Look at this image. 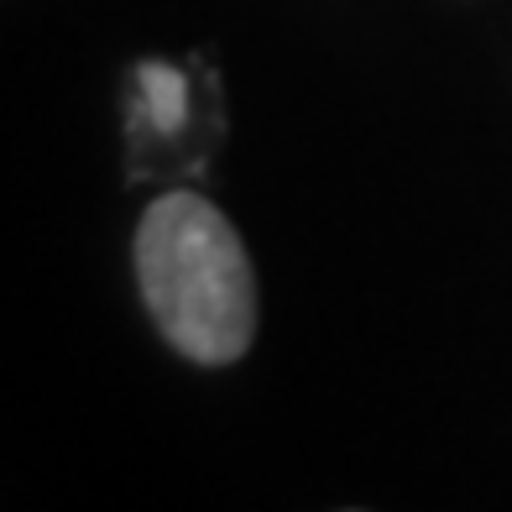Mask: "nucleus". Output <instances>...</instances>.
Instances as JSON below:
<instances>
[{"mask_svg":"<svg viewBox=\"0 0 512 512\" xmlns=\"http://www.w3.org/2000/svg\"><path fill=\"white\" fill-rule=\"evenodd\" d=\"M136 288L183 361L230 366L256 340V272L236 225L199 194H162L136 220Z\"/></svg>","mask_w":512,"mask_h":512,"instance_id":"obj_1","label":"nucleus"},{"mask_svg":"<svg viewBox=\"0 0 512 512\" xmlns=\"http://www.w3.org/2000/svg\"><path fill=\"white\" fill-rule=\"evenodd\" d=\"M142 89H147V100L157 105V126L173 131L183 121V79L173 74V68H142Z\"/></svg>","mask_w":512,"mask_h":512,"instance_id":"obj_2","label":"nucleus"}]
</instances>
